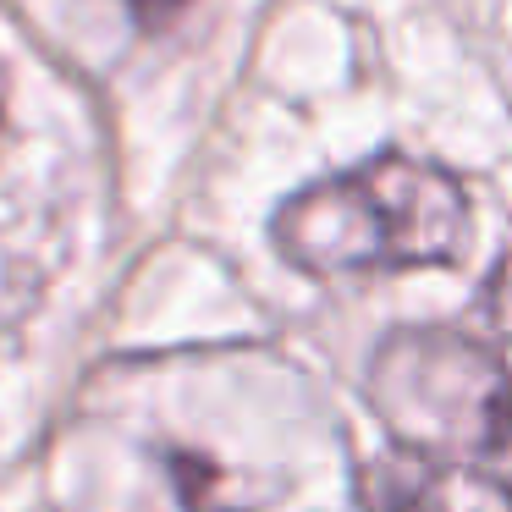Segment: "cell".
<instances>
[{"label":"cell","instance_id":"cell-6","mask_svg":"<svg viewBox=\"0 0 512 512\" xmlns=\"http://www.w3.org/2000/svg\"><path fill=\"white\" fill-rule=\"evenodd\" d=\"M0 127H6V83H0Z\"/></svg>","mask_w":512,"mask_h":512},{"label":"cell","instance_id":"cell-3","mask_svg":"<svg viewBox=\"0 0 512 512\" xmlns=\"http://www.w3.org/2000/svg\"><path fill=\"white\" fill-rule=\"evenodd\" d=\"M364 512H512V501L468 474L397 452L380 474H369Z\"/></svg>","mask_w":512,"mask_h":512},{"label":"cell","instance_id":"cell-2","mask_svg":"<svg viewBox=\"0 0 512 512\" xmlns=\"http://www.w3.org/2000/svg\"><path fill=\"white\" fill-rule=\"evenodd\" d=\"M364 386L397 452L512 501V347L463 325H402L375 347Z\"/></svg>","mask_w":512,"mask_h":512},{"label":"cell","instance_id":"cell-5","mask_svg":"<svg viewBox=\"0 0 512 512\" xmlns=\"http://www.w3.org/2000/svg\"><path fill=\"white\" fill-rule=\"evenodd\" d=\"M138 12H166V6H177V0H133Z\"/></svg>","mask_w":512,"mask_h":512},{"label":"cell","instance_id":"cell-4","mask_svg":"<svg viewBox=\"0 0 512 512\" xmlns=\"http://www.w3.org/2000/svg\"><path fill=\"white\" fill-rule=\"evenodd\" d=\"M485 320L501 336V347H512V248L501 254V265L485 281Z\"/></svg>","mask_w":512,"mask_h":512},{"label":"cell","instance_id":"cell-1","mask_svg":"<svg viewBox=\"0 0 512 512\" xmlns=\"http://www.w3.org/2000/svg\"><path fill=\"white\" fill-rule=\"evenodd\" d=\"M468 193L435 160L375 155L292 193L270 221L281 259L309 276L457 265L468 254Z\"/></svg>","mask_w":512,"mask_h":512}]
</instances>
